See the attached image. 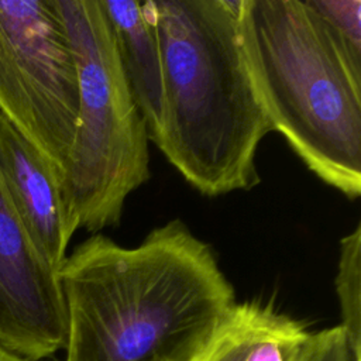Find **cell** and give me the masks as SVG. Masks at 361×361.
<instances>
[{"mask_svg": "<svg viewBox=\"0 0 361 361\" xmlns=\"http://www.w3.org/2000/svg\"><path fill=\"white\" fill-rule=\"evenodd\" d=\"M63 361H192L235 303L212 247L173 219L135 247L94 233L56 272Z\"/></svg>", "mask_w": 361, "mask_h": 361, "instance_id": "cell-1", "label": "cell"}, {"mask_svg": "<svg viewBox=\"0 0 361 361\" xmlns=\"http://www.w3.org/2000/svg\"><path fill=\"white\" fill-rule=\"evenodd\" d=\"M240 0H151L164 78L154 142L204 196L259 183L257 149L274 131L248 68Z\"/></svg>", "mask_w": 361, "mask_h": 361, "instance_id": "cell-2", "label": "cell"}, {"mask_svg": "<svg viewBox=\"0 0 361 361\" xmlns=\"http://www.w3.org/2000/svg\"><path fill=\"white\" fill-rule=\"evenodd\" d=\"M240 35L272 130L320 180L361 195V69L306 0H240Z\"/></svg>", "mask_w": 361, "mask_h": 361, "instance_id": "cell-3", "label": "cell"}, {"mask_svg": "<svg viewBox=\"0 0 361 361\" xmlns=\"http://www.w3.org/2000/svg\"><path fill=\"white\" fill-rule=\"evenodd\" d=\"M79 78V111L63 189L79 228L116 227L149 176L145 121L126 80L99 0H54Z\"/></svg>", "mask_w": 361, "mask_h": 361, "instance_id": "cell-4", "label": "cell"}, {"mask_svg": "<svg viewBox=\"0 0 361 361\" xmlns=\"http://www.w3.org/2000/svg\"><path fill=\"white\" fill-rule=\"evenodd\" d=\"M78 111V66L54 0H0V114L63 180Z\"/></svg>", "mask_w": 361, "mask_h": 361, "instance_id": "cell-5", "label": "cell"}, {"mask_svg": "<svg viewBox=\"0 0 361 361\" xmlns=\"http://www.w3.org/2000/svg\"><path fill=\"white\" fill-rule=\"evenodd\" d=\"M66 336L58 275L34 248L0 180V345L39 361L65 348Z\"/></svg>", "mask_w": 361, "mask_h": 361, "instance_id": "cell-6", "label": "cell"}, {"mask_svg": "<svg viewBox=\"0 0 361 361\" xmlns=\"http://www.w3.org/2000/svg\"><path fill=\"white\" fill-rule=\"evenodd\" d=\"M0 180L34 248L58 272L79 228L65 196L63 179L3 114Z\"/></svg>", "mask_w": 361, "mask_h": 361, "instance_id": "cell-7", "label": "cell"}, {"mask_svg": "<svg viewBox=\"0 0 361 361\" xmlns=\"http://www.w3.org/2000/svg\"><path fill=\"white\" fill-rule=\"evenodd\" d=\"M313 333L261 302L234 303L192 361H306Z\"/></svg>", "mask_w": 361, "mask_h": 361, "instance_id": "cell-8", "label": "cell"}, {"mask_svg": "<svg viewBox=\"0 0 361 361\" xmlns=\"http://www.w3.org/2000/svg\"><path fill=\"white\" fill-rule=\"evenodd\" d=\"M109 23L116 51L154 144L164 117V78L159 39L151 0H99Z\"/></svg>", "mask_w": 361, "mask_h": 361, "instance_id": "cell-9", "label": "cell"}, {"mask_svg": "<svg viewBox=\"0 0 361 361\" xmlns=\"http://www.w3.org/2000/svg\"><path fill=\"white\" fill-rule=\"evenodd\" d=\"M344 329L354 353L361 354V224L340 240L334 279Z\"/></svg>", "mask_w": 361, "mask_h": 361, "instance_id": "cell-10", "label": "cell"}, {"mask_svg": "<svg viewBox=\"0 0 361 361\" xmlns=\"http://www.w3.org/2000/svg\"><path fill=\"white\" fill-rule=\"evenodd\" d=\"M354 66L361 69V0H306Z\"/></svg>", "mask_w": 361, "mask_h": 361, "instance_id": "cell-11", "label": "cell"}, {"mask_svg": "<svg viewBox=\"0 0 361 361\" xmlns=\"http://www.w3.org/2000/svg\"><path fill=\"white\" fill-rule=\"evenodd\" d=\"M306 361H361V354L353 351L344 329L338 324L313 333Z\"/></svg>", "mask_w": 361, "mask_h": 361, "instance_id": "cell-12", "label": "cell"}, {"mask_svg": "<svg viewBox=\"0 0 361 361\" xmlns=\"http://www.w3.org/2000/svg\"><path fill=\"white\" fill-rule=\"evenodd\" d=\"M0 361H30V360H27L24 357H20V355H17V354H14V353H11V351H8V350H6L4 347L0 345Z\"/></svg>", "mask_w": 361, "mask_h": 361, "instance_id": "cell-13", "label": "cell"}]
</instances>
